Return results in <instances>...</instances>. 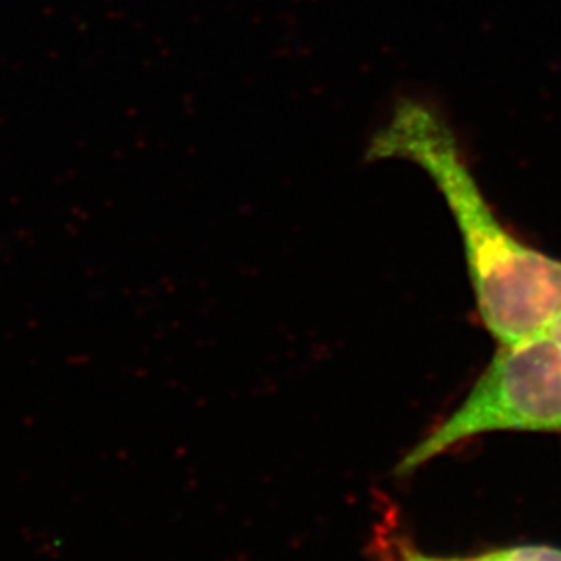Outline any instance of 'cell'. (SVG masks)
I'll use <instances>...</instances> for the list:
<instances>
[{"label":"cell","mask_w":561,"mask_h":561,"mask_svg":"<svg viewBox=\"0 0 561 561\" xmlns=\"http://www.w3.org/2000/svg\"><path fill=\"white\" fill-rule=\"evenodd\" d=\"M368 159L412 162L436 184L463 243L481 321L500 345L547 332L561 313V261L503 227L458 137L436 110L417 101L401 103L370 140Z\"/></svg>","instance_id":"1"},{"label":"cell","mask_w":561,"mask_h":561,"mask_svg":"<svg viewBox=\"0 0 561 561\" xmlns=\"http://www.w3.org/2000/svg\"><path fill=\"white\" fill-rule=\"evenodd\" d=\"M497 431L561 432V346L549 332L500 345L463 403L407 454L400 472Z\"/></svg>","instance_id":"2"},{"label":"cell","mask_w":561,"mask_h":561,"mask_svg":"<svg viewBox=\"0 0 561 561\" xmlns=\"http://www.w3.org/2000/svg\"><path fill=\"white\" fill-rule=\"evenodd\" d=\"M496 557L502 561H561V551L551 547H511L497 551Z\"/></svg>","instance_id":"3"},{"label":"cell","mask_w":561,"mask_h":561,"mask_svg":"<svg viewBox=\"0 0 561 561\" xmlns=\"http://www.w3.org/2000/svg\"><path fill=\"white\" fill-rule=\"evenodd\" d=\"M547 332H549V334H551L561 346V313L557 319H554V321H552L551 327L547 329Z\"/></svg>","instance_id":"4"},{"label":"cell","mask_w":561,"mask_h":561,"mask_svg":"<svg viewBox=\"0 0 561 561\" xmlns=\"http://www.w3.org/2000/svg\"><path fill=\"white\" fill-rule=\"evenodd\" d=\"M407 561H469V560H442V558H431V557H414L409 558Z\"/></svg>","instance_id":"5"}]
</instances>
